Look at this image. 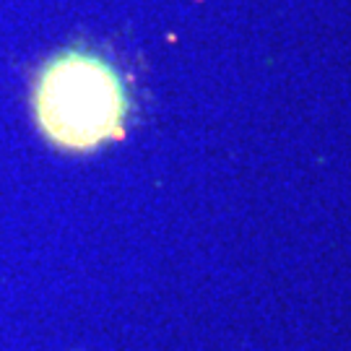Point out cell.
<instances>
[{
  "label": "cell",
  "mask_w": 351,
  "mask_h": 351,
  "mask_svg": "<svg viewBox=\"0 0 351 351\" xmlns=\"http://www.w3.org/2000/svg\"><path fill=\"white\" fill-rule=\"evenodd\" d=\"M125 88L101 58L63 52L45 65L34 86V114L45 138L88 151L114 138L125 120Z\"/></svg>",
  "instance_id": "cell-1"
}]
</instances>
